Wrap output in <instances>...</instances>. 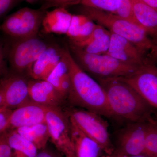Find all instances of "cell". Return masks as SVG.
<instances>
[{
  "mask_svg": "<svg viewBox=\"0 0 157 157\" xmlns=\"http://www.w3.org/2000/svg\"><path fill=\"white\" fill-rule=\"evenodd\" d=\"M63 58L67 65L71 79V88L67 98L69 103L73 107L102 116L113 117L106 92L101 85L80 68L69 48L63 49Z\"/></svg>",
  "mask_w": 157,
  "mask_h": 157,
  "instance_id": "1",
  "label": "cell"
},
{
  "mask_svg": "<svg viewBox=\"0 0 157 157\" xmlns=\"http://www.w3.org/2000/svg\"><path fill=\"white\" fill-rule=\"evenodd\" d=\"M104 89L113 117L130 122L147 121L153 107L135 89L119 78L97 80Z\"/></svg>",
  "mask_w": 157,
  "mask_h": 157,
  "instance_id": "2",
  "label": "cell"
},
{
  "mask_svg": "<svg viewBox=\"0 0 157 157\" xmlns=\"http://www.w3.org/2000/svg\"><path fill=\"white\" fill-rule=\"evenodd\" d=\"M81 14L97 24L103 26L111 33L128 39L136 45L149 59L152 58L157 51V45L140 26L119 16L98 9L82 6Z\"/></svg>",
  "mask_w": 157,
  "mask_h": 157,
  "instance_id": "3",
  "label": "cell"
},
{
  "mask_svg": "<svg viewBox=\"0 0 157 157\" xmlns=\"http://www.w3.org/2000/svg\"><path fill=\"white\" fill-rule=\"evenodd\" d=\"M69 48L80 68L97 80L126 77L134 74L141 67L126 64L107 54L87 53L72 44L69 45Z\"/></svg>",
  "mask_w": 157,
  "mask_h": 157,
  "instance_id": "4",
  "label": "cell"
},
{
  "mask_svg": "<svg viewBox=\"0 0 157 157\" xmlns=\"http://www.w3.org/2000/svg\"><path fill=\"white\" fill-rule=\"evenodd\" d=\"M96 25L86 15L73 14L66 8L59 7L46 11L42 26L45 33L65 35L70 41L75 42L88 36Z\"/></svg>",
  "mask_w": 157,
  "mask_h": 157,
  "instance_id": "5",
  "label": "cell"
},
{
  "mask_svg": "<svg viewBox=\"0 0 157 157\" xmlns=\"http://www.w3.org/2000/svg\"><path fill=\"white\" fill-rule=\"evenodd\" d=\"M50 45L38 35L16 39L8 54L11 72L29 77L30 70L34 63Z\"/></svg>",
  "mask_w": 157,
  "mask_h": 157,
  "instance_id": "6",
  "label": "cell"
},
{
  "mask_svg": "<svg viewBox=\"0 0 157 157\" xmlns=\"http://www.w3.org/2000/svg\"><path fill=\"white\" fill-rule=\"evenodd\" d=\"M65 112L71 123L97 142L107 155L112 154L113 148L108 132V124L102 116L74 107L69 108Z\"/></svg>",
  "mask_w": 157,
  "mask_h": 157,
  "instance_id": "7",
  "label": "cell"
},
{
  "mask_svg": "<svg viewBox=\"0 0 157 157\" xmlns=\"http://www.w3.org/2000/svg\"><path fill=\"white\" fill-rule=\"evenodd\" d=\"M46 11L41 9L22 8L6 17L1 29L16 39L36 36L42 25Z\"/></svg>",
  "mask_w": 157,
  "mask_h": 157,
  "instance_id": "8",
  "label": "cell"
},
{
  "mask_svg": "<svg viewBox=\"0 0 157 157\" xmlns=\"http://www.w3.org/2000/svg\"><path fill=\"white\" fill-rule=\"evenodd\" d=\"M45 122L50 139L58 151L65 157H73L70 122L66 112L61 108L48 107Z\"/></svg>",
  "mask_w": 157,
  "mask_h": 157,
  "instance_id": "9",
  "label": "cell"
},
{
  "mask_svg": "<svg viewBox=\"0 0 157 157\" xmlns=\"http://www.w3.org/2000/svg\"><path fill=\"white\" fill-rule=\"evenodd\" d=\"M29 77L11 72L0 82V107L15 109L32 101L29 96Z\"/></svg>",
  "mask_w": 157,
  "mask_h": 157,
  "instance_id": "10",
  "label": "cell"
},
{
  "mask_svg": "<svg viewBox=\"0 0 157 157\" xmlns=\"http://www.w3.org/2000/svg\"><path fill=\"white\" fill-rule=\"evenodd\" d=\"M151 61L130 76L119 77L135 89L153 108L157 109V66Z\"/></svg>",
  "mask_w": 157,
  "mask_h": 157,
  "instance_id": "11",
  "label": "cell"
},
{
  "mask_svg": "<svg viewBox=\"0 0 157 157\" xmlns=\"http://www.w3.org/2000/svg\"><path fill=\"white\" fill-rule=\"evenodd\" d=\"M147 121L130 122L121 129L117 136V154L144 155Z\"/></svg>",
  "mask_w": 157,
  "mask_h": 157,
  "instance_id": "12",
  "label": "cell"
},
{
  "mask_svg": "<svg viewBox=\"0 0 157 157\" xmlns=\"http://www.w3.org/2000/svg\"><path fill=\"white\" fill-rule=\"evenodd\" d=\"M106 54L124 63L138 67L153 60L147 57L128 39L112 33L109 49Z\"/></svg>",
  "mask_w": 157,
  "mask_h": 157,
  "instance_id": "13",
  "label": "cell"
},
{
  "mask_svg": "<svg viewBox=\"0 0 157 157\" xmlns=\"http://www.w3.org/2000/svg\"><path fill=\"white\" fill-rule=\"evenodd\" d=\"M29 96L31 101L47 107L60 108L66 99L46 80L29 78Z\"/></svg>",
  "mask_w": 157,
  "mask_h": 157,
  "instance_id": "14",
  "label": "cell"
},
{
  "mask_svg": "<svg viewBox=\"0 0 157 157\" xmlns=\"http://www.w3.org/2000/svg\"><path fill=\"white\" fill-rule=\"evenodd\" d=\"M48 108L31 101L14 109L10 120L9 131L46 123Z\"/></svg>",
  "mask_w": 157,
  "mask_h": 157,
  "instance_id": "15",
  "label": "cell"
},
{
  "mask_svg": "<svg viewBox=\"0 0 157 157\" xmlns=\"http://www.w3.org/2000/svg\"><path fill=\"white\" fill-rule=\"evenodd\" d=\"M63 48L50 45L34 63L29 74V78L46 80L63 59Z\"/></svg>",
  "mask_w": 157,
  "mask_h": 157,
  "instance_id": "16",
  "label": "cell"
},
{
  "mask_svg": "<svg viewBox=\"0 0 157 157\" xmlns=\"http://www.w3.org/2000/svg\"><path fill=\"white\" fill-rule=\"evenodd\" d=\"M110 39V31L97 24L92 33L88 36L80 41H70V43L87 53L104 54L108 51Z\"/></svg>",
  "mask_w": 157,
  "mask_h": 157,
  "instance_id": "17",
  "label": "cell"
},
{
  "mask_svg": "<svg viewBox=\"0 0 157 157\" xmlns=\"http://www.w3.org/2000/svg\"><path fill=\"white\" fill-rule=\"evenodd\" d=\"M73 157H100L103 149L70 122Z\"/></svg>",
  "mask_w": 157,
  "mask_h": 157,
  "instance_id": "18",
  "label": "cell"
},
{
  "mask_svg": "<svg viewBox=\"0 0 157 157\" xmlns=\"http://www.w3.org/2000/svg\"><path fill=\"white\" fill-rule=\"evenodd\" d=\"M133 15L138 25L157 43V10L142 0H131Z\"/></svg>",
  "mask_w": 157,
  "mask_h": 157,
  "instance_id": "19",
  "label": "cell"
},
{
  "mask_svg": "<svg viewBox=\"0 0 157 157\" xmlns=\"http://www.w3.org/2000/svg\"><path fill=\"white\" fill-rule=\"evenodd\" d=\"M46 80L52 84L63 97L67 99L71 88V79L67 65L63 56L62 60Z\"/></svg>",
  "mask_w": 157,
  "mask_h": 157,
  "instance_id": "20",
  "label": "cell"
},
{
  "mask_svg": "<svg viewBox=\"0 0 157 157\" xmlns=\"http://www.w3.org/2000/svg\"><path fill=\"white\" fill-rule=\"evenodd\" d=\"M14 130L34 144L38 150L45 148L48 140L50 139L46 123L31 126L22 127Z\"/></svg>",
  "mask_w": 157,
  "mask_h": 157,
  "instance_id": "21",
  "label": "cell"
},
{
  "mask_svg": "<svg viewBox=\"0 0 157 157\" xmlns=\"http://www.w3.org/2000/svg\"><path fill=\"white\" fill-rule=\"evenodd\" d=\"M8 140L13 150V157H35L38 149L14 130L7 132Z\"/></svg>",
  "mask_w": 157,
  "mask_h": 157,
  "instance_id": "22",
  "label": "cell"
},
{
  "mask_svg": "<svg viewBox=\"0 0 157 157\" xmlns=\"http://www.w3.org/2000/svg\"><path fill=\"white\" fill-rule=\"evenodd\" d=\"M144 155L147 157H157V129L153 121L152 117L147 123Z\"/></svg>",
  "mask_w": 157,
  "mask_h": 157,
  "instance_id": "23",
  "label": "cell"
},
{
  "mask_svg": "<svg viewBox=\"0 0 157 157\" xmlns=\"http://www.w3.org/2000/svg\"><path fill=\"white\" fill-rule=\"evenodd\" d=\"M82 6L117 14L120 7V0H81Z\"/></svg>",
  "mask_w": 157,
  "mask_h": 157,
  "instance_id": "24",
  "label": "cell"
},
{
  "mask_svg": "<svg viewBox=\"0 0 157 157\" xmlns=\"http://www.w3.org/2000/svg\"><path fill=\"white\" fill-rule=\"evenodd\" d=\"M120 7L117 14L139 25L133 15L131 0H120Z\"/></svg>",
  "mask_w": 157,
  "mask_h": 157,
  "instance_id": "25",
  "label": "cell"
},
{
  "mask_svg": "<svg viewBox=\"0 0 157 157\" xmlns=\"http://www.w3.org/2000/svg\"><path fill=\"white\" fill-rule=\"evenodd\" d=\"M43 3L41 9L46 11V9L52 7L59 8L79 4L81 0H42Z\"/></svg>",
  "mask_w": 157,
  "mask_h": 157,
  "instance_id": "26",
  "label": "cell"
},
{
  "mask_svg": "<svg viewBox=\"0 0 157 157\" xmlns=\"http://www.w3.org/2000/svg\"><path fill=\"white\" fill-rule=\"evenodd\" d=\"M13 110L8 107H0V134L9 131Z\"/></svg>",
  "mask_w": 157,
  "mask_h": 157,
  "instance_id": "27",
  "label": "cell"
},
{
  "mask_svg": "<svg viewBox=\"0 0 157 157\" xmlns=\"http://www.w3.org/2000/svg\"><path fill=\"white\" fill-rule=\"evenodd\" d=\"M0 157H13V150L9 144L7 132L0 136Z\"/></svg>",
  "mask_w": 157,
  "mask_h": 157,
  "instance_id": "28",
  "label": "cell"
},
{
  "mask_svg": "<svg viewBox=\"0 0 157 157\" xmlns=\"http://www.w3.org/2000/svg\"><path fill=\"white\" fill-rule=\"evenodd\" d=\"M19 0H0V16L2 17Z\"/></svg>",
  "mask_w": 157,
  "mask_h": 157,
  "instance_id": "29",
  "label": "cell"
},
{
  "mask_svg": "<svg viewBox=\"0 0 157 157\" xmlns=\"http://www.w3.org/2000/svg\"><path fill=\"white\" fill-rule=\"evenodd\" d=\"M59 152L53 151L50 149L45 148L38 152L35 157H62Z\"/></svg>",
  "mask_w": 157,
  "mask_h": 157,
  "instance_id": "30",
  "label": "cell"
},
{
  "mask_svg": "<svg viewBox=\"0 0 157 157\" xmlns=\"http://www.w3.org/2000/svg\"><path fill=\"white\" fill-rule=\"evenodd\" d=\"M148 6L157 10V0H142Z\"/></svg>",
  "mask_w": 157,
  "mask_h": 157,
  "instance_id": "31",
  "label": "cell"
},
{
  "mask_svg": "<svg viewBox=\"0 0 157 157\" xmlns=\"http://www.w3.org/2000/svg\"><path fill=\"white\" fill-rule=\"evenodd\" d=\"M115 157H147L143 155H124L121 154H119L116 153L115 155L114 156Z\"/></svg>",
  "mask_w": 157,
  "mask_h": 157,
  "instance_id": "32",
  "label": "cell"
},
{
  "mask_svg": "<svg viewBox=\"0 0 157 157\" xmlns=\"http://www.w3.org/2000/svg\"><path fill=\"white\" fill-rule=\"evenodd\" d=\"M29 3V4H34V3L36 2L38 0H23Z\"/></svg>",
  "mask_w": 157,
  "mask_h": 157,
  "instance_id": "33",
  "label": "cell"
},
{
  "mask_svg": "<svg viewBox=\"0 0 157 157\" xmlns=\"http://www.w3.org/2000/svg\"><path fill=\"white\" fill-rule=\"evenodd\" d=\"M153 121L154 123L155 126L156 128L157 129V117L156 118L154 119L152 118Z\"/></svg>",
  "mask_w": 157,
  "mask_h": 157,
  "instance_id": "34",
  "label": "cell"
},
{
  "mask_svg": "<svg viewBox=\"0 0 157 157\" xmlns=\"http://www.w3.org/2000/svg\"><path fill=\"white\" fill-rule=\"evenodd\" d=\"M102 157H115L114 156H112L111 155H107L104 156Z\"/></svg>",
  "mask_w": 157,
  "mask_h": 157,
  "instance_id": "35",
  "label": "cell"
},
{
  "mask_svg": "<svg viewBox=\"0 0 157 157\" xmlns=\"http://www.w3.org/2000/svg\"><path fill=\"white\" fill-rule=\"evenodd\" d=\"M155 60H156V64H157V52L156 53V54Z\"/></svg>",
  "mask_w": 157,
  "mask_h": 157,
  "instance_id": "36",
  "label": "cell"
}]
</instances>
